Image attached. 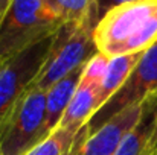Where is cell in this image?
<instances>
[{
	"label": "cell",
	"instance_id": "cell-5",
	"mask_svg": "<svg viewBox=\"0 0 157 155\" xmlns=\"http://www.w3.org/2000/svg\"><path fill=\"white\" fill-rule=\"evenodd\" d=\"M157 93V41L142 53L134 70L119 88V91L99 108L90 119L89 131L93 132L107 123L111 117L128 106L144 103L150 96Z\"/></svg>",
	"mask_w": 157,
	"mask_h": 155
},
{
	"label": "cell",
	"instance_id": "cell-10",
	"mask_svg": "<svg viewBox=\"0 0 157 155\" xmlns=\"http://www.w3.org/2000/svg\"><path fill=\"white\" fill-rule=\"evenodd\" d=\"M156 116H157V93L150 96L145 101L144 111H142V116H140L139 122L124 137V140L121 142V145H119V148H117L114 155H144L147 143H148L150 135H151L153 128H154Z\"/></svg>",
	"mask_w": 157,
	"mask_h": 155
},
{
	"label": "cell",
	"instance_id": "cell-16",
	"mask_svg": "<svg viewBox=\"0 0 157 155\" xmlns=\"http://www.w3.org/2000/svg\"><path fill=\"white\" fill-rule=\"evenodd\" d=\"M125 2H130V0H98V9H99V17L105 14L110 8L116 6V5H121V3H125ZM99 20V18H98Z\"/></svg>",
	"mask_w": 157,
	"mask_h": 155
},
{
	"label": "cell",
	"instance_id": "cell-4",
	"mask_svg": "<svg viewBox=\"0 0 157 155\" xmlns=\"http://www.w3.org/2000/svg\"><path fill=\"white\" fill-rule=\"evenodd\" d=\"M46 91L28 88L0 131L3 155H25L44 137Z\"/></svg>",
	"mask_w": 157,
	"mask_h": 155
},
{
	"label": "cell",
	"instance_id": "cell-15",
	"mask_svg": "<svg viewBox=\"0 0 157 155\" xmlns=\"http://www.w3.org/2000/svg\"><path fill=\"white\" fill-rule=\"evenodd\" d=\"M90 134V131H89V125H86L82 129H81V132H79V135H78V138H76V142H75V145H73V148L67 152L66 155H76L78 154V151H79V148H81V145H82V142L87 138V135Z\"/></svg>",
	"mask_w": 157,
	"mask_h": 155
},
{
	"label": "cell",
	"instance_id": "cell-8",
	"mask_svg": "<svg viewBox=\"0 0 157 155\" xmlns=\"http://www.w3.org/2000/svg\"><path fill=\"white\" fill-rule=\"evenodd\" d=\"M144 105L145 102L125 108L96 131L90 132L76 155H114L124 137L139 122Z\"/></svg>",
	"mask_w": 157,
	"mask_h": 155
},
{
	"label": "cell",
	"instance_id": "cell-19",
	"mask_svg": "<svg viewBox=\"0 0 157 155\" xmlns=\"http://www.w3.org/2000/svg\"><path fill=\"white\" fill-rule=\"evenodd\" d=\"M0 155H3V151H2V146H0Z\"/></svg>",
	"mask_w": 157,
	"mask_h": 155
},
{
	"label": "cell",
	"instance_id": "cell-17",
	"mask_svg": "<svg viewBox=\"0 0 157 155\" xmlns=\"http://www.w3.org/2000/svg\"><path fill=\"white\" fill-rule=\"evenodd\" d=\"M11 2L12 0H0V26H2V23L5 20V15H6L9 6H11Z\"/></svg>",
	"mask_w": 157,
	"mask_h": 155
},
{
	"label": "cell",
	"instance_id": "cell-12",
	"mask_svg": "<svg viewBox=\"0 0 157 155\" xmlns=\"http://www.w3.org/2000/svg\"><path fill=\"white\" fill-rule=\"evenodd\" d=\"M44 3L67 24L95 28L99 18L98 0H44Z\"/></svg>",
	"mask_w": 157,
	"mask_h": 155
},
{
	"label": "cell",
	"instance_id": "cell-11",
	"mask_svg": "<svg viewBox=\"0 0 157 155\" xmlns=\"http://www.w3.org/2000/svg\"><path fill=\"white\" fill-rule=\"evenodd\" d=\"M144 53V52H142ZM142 53H131V55H121L108 59L107 68L102 76L101 91H99V108H102L125 84L131 72L134 70L136 64L139 62Z\"/></svg>",
	"mask_w": 157,
	"mask_h": 155
},
{
	"label": "cell",
	"instance_id": "cell-18",
	"mask_svg": "<svg viewBox=\"0 0 157 155\" xmlns=\"http://www.w3.org/2000/svg\"><path fill=\"white\" fill-rule=\"evenodd\" d=\"M3 64H5V62H2V61H0V70H2V67H3Z\"/></svg>",
	"mask_w": 157,
	"mask_h": 155
},
{
	"label": "cell",
	"instance_id": "cell-2",
	"mask_svg": "<svg viewBox=\"0 0 157 155\" xmlns=\"http://www.w3.org/2000/svg\"><path fill=\"white\" fill-rule=\"evenodd\" d=\"M63 24L44 0H12L0 26V61L52 38Z\"/></svg>",
	"mask_w": 157,
	"mask_h": 155
},
{
	"label": "cell",
	"instance_id": "cell-3",
	"mask_svg": "<svg viewBox=\"0 0 157 155\" xmlns=\"http://www.w3.org/2000/svg\"><path fill=\"white\" fill-rule=\"evenodd\" d=\"M98 53L93 41V26L64 23L52 37L41 68L29 88L48 91L59 79L82 67Z\"/></svg>",
	"mask_w": 157,
	"mask_h": 155
},
{
	"label": "cell",
	"instance_id": "cell-13",
	"mask_svg": "<svg viewBox=\"0 0 157 155\" xmlns=\"http://www.w3.org/2000/svg\"><path fill=\"white\" fill-rule=\"evenodd\" d=\"M81 129L64 128L58 125L48 137H44L25 155H66L73 148Z\"/></svg>",
	"mask_w": 157,
	"mask_h": 155
},
{
	"label": "cell",
	"instance_id": "cell-9",
	"mask_svg": "<svg viewBox=\"0 0 157 155\" xmlns=\"http://www.w3.org/2000/svg\"><path fill=\"white\" fill-rule=\"evenodd\" d=\"M86 65V64H84ZM82 67H78L66 78L59 79L55 85H52L46 91V122H44V132L46 137L59 125L69 103L72 101L75 90L79 84V79L82 76Z\"/></svg>",
	"mask_w": 157,
	"mask_h": 155
},
{
	"label": "cell",
	"instance_id": "cell-1",
	"mask_svg": "<svg viewBox=\"0 0 157 155\" xmlns=\"http://www.w3.org/2000/svg\"><path fill=\"white\" fill-rule=\"evenodd\" d=\"M93 41L108 59L145 52L157 41V0H130L110 8L93 28Z\"/></svg>",
	"mask_w": 157,
	"mask_h": 155
},
{
	"label": "cell",
	"instance_id": "cell-14",
	"mask_svg": "<svg viewBox=\"0 0 157 155\" xmlns=\"http://www.w3.org/2000/svg\"><path fill=\"white\" fill-rule=\"evenodd\" d=\"M144 155H157V116H156V122H154L153 132H151V135H150V140H148V143H147V148H145Z\"/></svg>",
	"mask_w": 157,
	"mask_h": 155
},
{
	"label": "cell",
	"instance_id": "cell-7",
	"mask_svg": "<svg viewBox=\"0 0 157 155\" xmlns=\"http://www.w3.org/2000/svg\"><path fill=\"white\" fill-rule=\"evenodd\" d=\"M107 64L108 58L101 53H96L86 62L79 84L59 122V126L81 129L90 122L99 109V91Z\"/></svg>",
	"mask_w": 157,
	"mask_h": 155
},
{
	"label": "cell",
	"instance_id": "cell-6",
	"mask_svg": "<svg viewBox=\"0 0 157 155\" xmlns=\"http://www.w3.org/2000/svg\"><path fill=\"white\" fill-rule=\"evenodd\" d=\"M52 38L6 61L0 70V131L37 76Z\"/></svg>",
	"mask_w": 157,
	"mask_h": 155
}]
</instances>
